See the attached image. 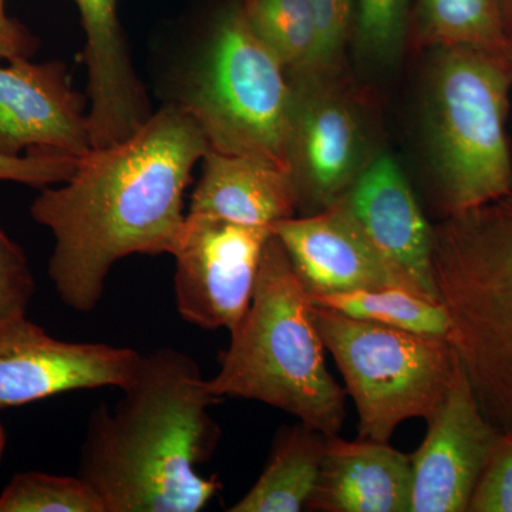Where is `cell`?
Here are the masks:
<instances>
[{
	"instance_id": "1",
	"label": "cell",
	"mask_w": 512,
	"mask_h": 512,
	"mask_svg": "<svg viewBox=\"0 0 512 512\" xmlns=\"http://www.w3.org/2000/svg\"><path fill=\"white\" fill-rule=\"evenodd\" d=\"M208 150L197 121L173 103L126 140L92 148L63 185L42 188L30 215L55 238L49 276L69 308L92 312L120 259L173 252L185 190Z\"/></svg>"
},
{
	"instance_id": "2",
	"label": "cell",
	"mask_w": 512,
	"mask_h": 512,
	"mask_svg": "<svg viewBox=\"0 0 512 512\" xmlns=\"http://www.w3.org/2000/svg\"><path fill=\"white\" fill-rule=\"evenodd\" d=\"M113 409L93 414L79 474L106 512H197L220 491L201 466L220 430L210 409L221 402L200 367L180 350L141 356L134 379Z\"/></svg>"
},
{
	"instance_id": "3",
	"label": "cell",
	"mask_w": 512,
	"mask_h": 512,
	"mask_svg": "<svg viewBox=\"0 0 512 512\" xmlns=\"http://www.w3.org/2000/svg\"><path fill=\"white\" fill-rule=\"evenodd\" d=\"M207 380L214 396L256 400L292 414L325 436H339L346 390L330 375L313 303L284 245L266 242L254 298Z\"/></svg>"
},
{
	"instance_id": "4",
	"label": "cell",
	"mask_w": 512,
	"mask_h": 512,
	"mask_svg": "<svg viewBox=\"0 0 512 512\" xmlns=\"http://www.w3.org/2000/svg\"><path fill=\"white\" fill-rule=\"evenodd\" d=\"M433 272L477 402L498 430H510L512 191L433 228Z\"/></svg>"
},
{
	"instance_id": "5",
	"label": "cell",
	"mask_w": 512,
	"mask_h": 512,
	"mask_svg": "<svg viewBox=\"0 0 512 512\" xmlns=\"http://www.w3.org/2000/svg\"><path fill=\"white\" fill-rule=\"evenodd\" d=\"M511 89L507 60L471 47H437L427 86V130L447 215L512 191Z\"/></svg>"
},
{
	"instance_id": "6",
	"label": "cell",
	"mask_w": 512,
	"mask_h": 512,
	"mask_svg": "<svg viewBox=\"0 0 512 512\" xmlns=\"http://www.w3.org/2000/svg\"><path fill=\"white\" fill-rule=\"evenodd\" d=\"M177 104L197 121L211 150L256 158L289 173L291 82L249 28L241 5L218 20L184 76Z\"/></svg>"
},
{
	"instance_id": "7",
	"label": "cell",
	"mask_w": 512,
	"mask_h": 512,
	"mask_svg": "<svg viewBox=\"0 0 512 512\" xmlns=\"http://www.w3.org/2000/svg\"><path fill=\"white\" fill-rule=\"evenodd\" d=\"M325 348L359 414V439L389 443L410 419H430L460 370L447 338L386 328L313 305Z\"/></svg>"
},
{
	"instance_id": "8",
	"label": "cell",
	"mask_w": 512,
	"mask_h": 512,
	"mask_svg": "<svg viewBox=\"0 0 512 512\" xmlns=\"http://www.w3.org/2000/svg\"><path fill=\"white\" fill-rule=\"evenodd\" d=\"M339 73L288 76L292 86L289 173L299 208L329 207L373 157L365 117L338 82Z\"/></svg>"
},
{
	"instance_id": "9",
	"label": "cell",
	"mask_w": 512,
	"mask_h": 512,
	"mask_svg": "<svg viewBox=\"0 0 512 512\" xmlns=\"http://www.w3.org/2000/svg\"><path fill=\"white\" fill-rule=\"evenodd\" d=\"M271 227L187 212L171 255L175 303L185 322L232 332L254 298Z\"/></svg>"
},
{
	"instance_id": "10",
	"label": "cell",
	"mask_w": 512,
	"mask_h": 512,
	"mask_svg": "<svg viewBox=\"0 0 512 512\" xmlns=\"http://www.w3.org/2000/svg\"><path fill=\"white\" fill-rule=\"evenodd\" d=\"M140 353L104 343L64 342L18 316L0 323V410L74 390L117 387L136 376Z\"/></svg>"
},
{
	"instance_id": "11",
	"label": "cell",
	"mask_w": 512,
	"mask_h": 512,
	"mask_svg": "<svg viewBox=\"0 0 512 512\" xmlns=\"http://www.w3.org/2000/svg\"><path fill=\"white\" fill-rule=\"evenodd\" d=\"M86 99L59 60L0 67V156L82 158L93 148Z\"/></svg>"
},
{
	"instance_id": "12",
	"label": "cell",
	"mask_w": 512,
	"mask_h": 512,
	"mask_svg": "<svg viewBox=\"0 0 512 512\" xmlns=\"http://www.w3.org/2000/svg\"><path fill=\"white\" fill-rule=\"evenodd\" d=\"M412 458V512H464L501 430L485 417L463 367L427 419Z\"/></svg>"
},
{
	"instance_id": "13",
	"label": "cell",
	"mask_w": 512,
	"mask_h": 512,
	"mask_svg": "<svg viewBox=\"0 0 512 512\" xmlns=\"http://www.w3.org/2000/svg\"><path fill=\"white\" fill-rule=\"evenodd\" d=\"M343 198L397 284L441 302L433 272V228L397 161L377 154Z\"/></svg>"
},
{
	"instance_id": "14",
	"label": "cell",
	"mask_w": 512,
	"mask_h": 512,
	"mask_svg": "<svg viewBox=\"0 0 512 512\" xmlns=\"http://www.w3.org/2000/svg\"><path fill=\"white\" fill-rule=\"evenodd\" d=\"M271 229L309 296L402 288L357 224L343 195L323 210L276 222Z\"/></svg>"
},
{
	"instance_id": "15",
	"label": "cell",
	"mask_w": 512,
	"mask_h": 512,
	"mask_svg": "<svg viewBox=\"0 0 512 512\" xmlns=\"http://www.w3.org/2000/svg\"><path fill=\"white\" fill-rule=\"evenodd\" d=\"M306 510L412 512V458L389 443L326 439L318 485Z\"/></svg>"
},
{
	"instance_id": "16",
	"label": "cell",
	"mask_w": 512,
	"mask_h": 512,
	"mask_svg": "<svg viewBox=\"0 0 512 512\" xmlns=\"http://www.w3.org/2000/svg\"><path fill=\"white\" fill-rule=\"evenodd\" d=\"M202 160L204 170L192 194L191 214L272 227L299 210L298 192L288 171L211 148Z\"/></svg>"
},
{
	"instance_id": "17",
	"label": "cell",
	"mask_w": 512,
	"mask_h": 512,
	"mask_svg": "<svg viewBox=\"0 0 512 512\" xmlns=\"http://www.w3.org/2000/svg\"><path fill=\"white\" fill-rule=\"evenodd\" d=\"M86 35L87 99L100 126H123L147 109L119 19V0H73Z\"/></svg>"
},
{
	"instance_id": "18",
	"label": "cell",
	"mask_w": 512,
	"mask_h": 512,
	"mask_svg": "<svg viewBox=\"0 0 512 512\" xmlns=\"http://www.w3.org/2000/svg\"><path fill=\"white\" fill-rule=\"evenodd\" d=\"M328 436L306 424L279 431L261 476L229 512L306 510L318 485Z\"/></svg>"
},
{
	"instance_id": "19",
	"label": "cell",
	"mask_w": 512,
	"mask_h": 512,
	"mask_svg": "<svg viewBox=\"0 0 512 512\" xmlns=\"http://www.w3.org/2000/svg\"><path fill=\"white\" fill-rule=\"evenodd\" d=\"M407 37L417 47H471L512 63L498 0H416Z\"/></svg>"
},
{
	"instance_id": "20",
	"label": "cell",
	"mask_w": 512,
	"mask_h": 512,
	"mask_svg": "<svg viewBox=\"0 0 512 512\" xmlns=\"http://www.w3.org/2000/svg\"><path fill=\"white\" fill-rule=\"evenodd\" d=\"M309 298L313 305L386 328L434 338L450 339L451 336V322L443 303L430 301L396 286Z\"/></svg>"
},
{
	"instance_id": "21",
	"label": "cell",
	"mask_w": 512,
	"mask_h": 512,
	"mask_svg": "<svg viewBox=\"0 0 512 512\" xmlns=\"http://www.w3.org/2000/svg\"><path fill=\"white\" fill-rule=\"evenodd\" d=\"M241 9L288 76L316 73L319 32L308 0H244Z\"/></svg>"
},
{
	"instance_id": "22",
	"label": "cell",
	"mask_w": 512,
	"mask_h": 512,
	"mask_svg": "<svg viewBox=\"0 0 512 512\" xmlns=\"http://www.w3.org/2000/svg\"><path fill=\"white\" fill-rule=\"evenodd\" d=\"M0 512H106L103 500L82 477L26 471L0 494Z\"/></svg>"
},
{
	"instance_id": "23",
	"label": "cell",
	"mask_w": 512,
	"mask_h": 512,
	"mask_svg": "<svg viewBox=\"0 0 512 512\" xmlns=\"http://www.w3.org/2000/svg\"><path fill=\"white\" fill-rule=\"evenodd\" d=\"M409 0H356L352 39L377 64L396 62L409 35Z\"/></svg>"
},
{
	"instance_id": "24",
	"label": "cell",
	"mask_w": 512,
	"mask_h": 512,
	"mask_svg": "<svg viewBox=\"0 0 512 512\" xmlns=\"http://www.w3.org/2000/svg\"><path fill=\"white\" fill-rule=\"evenodd\" d=\"M319 32L318 70L339 73L345 47L352 39L356 0H308Z\"/></svg>"
},
{
	"instance_id": "25",
	"label": "cell",
	"mask_w": 512,
	"mask_h": 512,
	"mask_svg": "<svg viewBox=\"0 0 512 512\" xmlns=\"http://www.w3.org/2000/svg\"><path fill=\"white\" fill-rule=\"evenodd\" d=\"M467 511L512 512V429L501 431Z\"/></svg>"
},
{
	"instance_id": "26",
	"label": "cell",
	"mask_w": 512,
	"mask_h": 512,
	"mask_svg": "<svg viewBox=\"0 0 512 512\" xmlns=\"http://www.w3.org/2000/svg\"><path fill=\"white\" fill-rule=\"evenodd\" d=\"M35 295V279L25 252L0 227V323L25 316Z\"/></svg>"
},
{
	"instance_id": "27",
	"label": "cell",
	"mask_w": 512,
	"mask_h": 512,
	"mask_svg": "<svg viewBox=\"0 0 512 512\" xmlns=\"http://www.w3.org/2000/svg\"><path fill=\"white\" fill-rule=\"evenodd\" d=\"M79 160L72 157L36 154L22 157L0 156V181H13L42 190L69 180L76 171Z\"/></svg>"
},
{
	"instance_id": "28",
	"label": "cell",
	"mask_w": 512,
	"mask_h": 512,
	"mask_svg": "<svg viewBox=\"0 0 512 512\" xmlns=\"http://www.w3.org/2000/svg\"><path fill=\"white\" fill-rule=\"evenodd\" d=\"M6 0H0V59L12 62L35 55L39 40L18 19L8 15Z\"/></svg>"
},
{
	"instance_id": "29",
	"label": "cell",
	"mask_w": 512,
	"mask_h": 512,
	"mask_svg": "<svg viewBox=\"0 0 512 512\" xmlns=\"http://www.w3.org/2000/svg\"><path fill=\"white\" fill-rule=\"evenodd\" d=\"M498 3H500L501 13H503L505 28L512 37V0H498Z\"/></svg>"
},
{
	"instance_id": "30",
	"label": "cell",
	"mask_w": 512,
	"mask_h": 512,
	"mask_svg": "<svg viewBox=\"0 0 512 512\" xmlns=\"http://www.w3.org/2000/svg\"><path fill=\"white\" fill-rule=\"evenodd\" d=\"M6 446V433L3 430L2 424H0V458H2L3 451H5Z\"/></svg>"
}]
</instances>
